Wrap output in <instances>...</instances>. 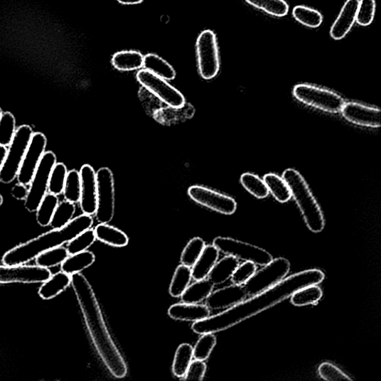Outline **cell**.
<instances>
[{
	"instance_id": "cell-23",
	"label": "cell",
	"mask_w": 381,
	"mask_h": 381,
	"mask_svg": "<svg viewBox=\"0 0 381 381\" xmlns=\"http://www.w3.org/2000/svg\"><path fill=\"white\" fill-rule=\"evenodd\" d=\"M70 284L71 276L63 272H59L43 282L38 294L43 299H52L65 291Z\"/></svg>"
},
{
	"instance_id": "cell-5",
	"label": "cell",
	"mask_w": 381,
	"mask_h": 381,
	"mask_svg": "<svg viewBox=\"0 0 381 381\" xmlns=\"http://www.w3.org/2000/svg\"><path fill=\"white\" fill-rule=\"evenodd\" d=\"M33 135V129L28 125H22L18 130H16L7 151L5 163L0 171V182L6 184L11 183L18 177Z\"/></svg>"
},
{
	"instance_id": "cell-25",
	"label": "cell",
	"mask_w": 381,
	"mask_h": 381,
	"mask_svg": "<svg viewBox=\"0 0 381 381\" xmlns=\"http://www.w3.org/2000/svg\"><path fill=\"white\" fill-rule=\"evenodd\" d=\"M214 284L209 279L196 281L182 294L183 303L188 304H199L208 299L214 289Z\"/></svg>"
},
{
	"instance_id": "cell-47",
	"label": "cell",
	"mask_w": 381,
	"mask_h": 381,
	"mask_svg": "<svg viewBox=\"0 0 381 381\" xmlns=\"http://www.w3.org/2000/svg\"><path fill=\"white\" fill-rule=\"evenodd\" d=\"M376 4L375 0H360L356 22L362 26H368L374 21Z\"/></svg>"
},
{
	"instance_id": "cell-3",
	"label": "cell",
	"mask_w": 381,
	"mask_h": 381,
	"mask_svg": "<svg viewBox=\"0 0 381 381\" xmlns=\"http://www.w3.org/2000/svg\"><path fill=\"white\" fill-rule=\"evenodd\" d=\"M92 225L91 215L84 214L77 216L60 230L48 232L11 249L4 256L3 263L7 266L26 264L36 259L43 252L69 243L75 237L90 229Z\"/></svg>"
},
{
	"instance_id": "cell-18",
	"label": "cell",
	"mask_w": 381,
	"mask_h": 381,
	"mask_svg": "<svg viewBox=\"0 0 381 381\" xmlns=\"http://www.w3.org/2000/svg\"><path fill=\"white\" fill-rule=\"evenodd\" d=\"M247 296L243 286L232 284L213 291L206 299L205 306L210 310H221L233 307L242 303Z\"/></svg>"
},
{
	"instance_id": "cell-45",
	"label": "cell",
	"mask_w": 381,
	"mask_h": 381,
	"mask_svg": "<svg viewBox=\"0 0 381 381\" xmlns=\"http://www.w3.org/2000/svg\"><path fill=\"white\" fill-rule=\"evenodd\" d=\"M97 240L94 230L89 229L77 235L73 240L69 242L68 250L70 255L84 252L91 247Z\"/></svg>"
},
{
	"instance_id": "cell-10",
	"label": "cell",
	"mask_w": 381,
	"mask_h": 381,
	"mask_svg": "<svg viewBox=\"0 0 381 381\" xmlns=\"http://www.w3.org/2000/svg\"><path fill=\"white\" fill-rule=\"evenodd\" d=\"M213 245L227 256L260 266H264L274 259L272 254L265 249L231 237H217Z\"/></svg>"
},
{
	"instance_id": "cell-12",
	"label": "cell",
	"mask_w": 381,
	"mask_h": 381,
	"mask_svg": "<svg viewBox=\"0 0 381 381\" xmlns=\"http://www.w3.org/2000/svg\"><path fill=\"white\" fill-rule=\"evenodd\" d=\"M136 79L141 87L146 88L166 105L182 107L186 103L184 95L165 79L143 69L136 74Z\"/></svg>"
},
{
	"instance_id": "cell-26",
	"label": "cell",
	"mask_w": 381,
	"mask_h": 381,
	"mask_svg": "<svg viewBox=\"0 0 381 381\" xmlns=\"http://www.w3.org/2000/svg\"><path fill=\"white\" fill-rule=\"evenodd\" d=\"M115 69L123 72L140 70L143 68L144 56L138 51L126 50L115 53L111 60Z\"/></svg>"
},
{
	"instance_id": "cell-53",
	"label": "cell",
	"mask_w": 381,
	"mask_h": 381,
	"mask_svg": "<svg viewBox=\"0 0 381 381\" xmlns=\"http://www.w3.org/2000/svg\"><path fill=\"white\" fill-rule=\"evenodd\" d=\"M122 5H137L141 4L144 0H117Z\"/></svg>"
},
{
	"instance_id": "cell-49",
	"label": "cell",
	"mask_w": 381,
	"mask_h": 381,
	"mask_svg": "<svg viewBox=\"0 0 381 381\" xmlns=\"http://www.w3.org/2000/svg\"><path fill=\"white\" fill-rule=\"evenodd\" d=\"M257 272V264L246 262L241 266H238L232 274L231 279L234 284H245L252 276Z\"/></svg>"
},
{
	"instance_id": "cell-52",
	"label": "cell",
	"mask_w": 381,
	"mask_h": 381,
	"mask_svg": "<svg viewBox=\"0 0 381 381\" xmlns=\"http://www.w3.org/2000/svg\"><path fill=\"white\" fill-rule=\"evenodd\" d=\"M7 151L6 146H0V171H1L5 163Z\"/></svg>"
},
{
	"instance_id": "cell-33",
	"label": "cell",
	"mask_w": 381,
	"mask_h": 381,
	"mask_svg": "<svg viewBox=\"0 0 381 381\" xmlns=\"http://www.w3.org/2000/svg\"><path fill=\"white\" fill-rule=\"evenodd\" d=\"M323 291L316 284L307 286L296 291L291 297V304L295 306L316 305L321 299Z\"/></svg>"
},
{
	"instance_id": "cell-8",
	"label": "cell",
	"mask_w": 381,
	"mask_h": 381,
	"mask_svg": "<svg viewBox=\"0 0 381 381\" xmlns=\"http://www.w3.org/2000/svg\"><path fill=\"white\" fill-rule=\"evenodd\" d=\"M57 163L55 154L45 152L30 183L28 193L25 200V208L30 213L38 210L39 205L47 194L52 171Z\"/></svg>"
},
{
	"instance_id": "cell-9",
	"label": "cell",
	"mask_w": 381,
	"mask_h": 381,
	"mask_svg": "<svg viewBox=\"0 0 381 381\" xmlns=\"http://www.w3.org/2000/svg\"><path fill=\"white\" fill-rule=\"evenodd\" d=\"M198 70L205 80H211L220 70L218 41L212 30L202 31L196 43Z\"/></svg>"
},
{
	"instance_id": "cell-48",
	"label": "cell",
	"mask_w": 381,
	"mask_h": 381,
	"mask_svg": "<svg viewBox=\"0 0 381 381\" xmlns=\"http://www.w3.org/2000/svg\"><path fill=\"white\" fill-rule=\"evenodd\" d=\"M321 378L328 381L351 380L345 373L331 363H323L318 368Z\"/></svg>"
},
{
	"instance_id": "cell-4",
	"label": "cell",
	"mask_w": 381,
	"mask_h": 381,
	"mask_svg": "<svg viewBox=\"0 0 381 381\" xmlns=\"http://www.w3.org/2000/svg\"><path fill=\"white\" fill-rule=\"evenodd\" d=\"M282 178L288 183L308 229L315 233L322 232L326 225L323 211L303 176L289 168L284 171Z\"/></svg>"
},
{
	"instance_id": "cell-11",
	"label": "cell",
	"mask_w": 381,
	"mask_h": 381,
	"mask_svg": "<svg viewBox=\"0 0 381 381\" xmlns=\"http://www.w3.org/2000/svg\"><path fill=\"white\" fill-rule=\"evenodd\" d=\"M97 208L95 212L100 224H108L115 214V182L112 171L104 167L97 172Z\"/></svg>"
},
{
	"instance_id": "cell-7",
	"label": "cell",
	"mask_w": 381,
	"mask_h": 381,
	"mask_svg": "<svg viewBox=\"0 0 381 381\" xmlns=\"http://www.w3.org/2000/svg\"><path fill=\"white\" fill-rule=\"evenodd\" d=\"M291 263L284 258L273 259L254 274L245 284L244 288L249 296H255L281 281L289 274Z\"/></svg>"
},
{
	"instance_id": "cell-46",
	"label": "cell",
	"mask_w": 381,
	"mask_h": 381,
	"mask_svg": "<svg viewBox=\"0 0 381 381\" xmlns=\"http://www.w3.org/2000/svg\"><path fill=\"white\" fill-rule=\"evenodd\" d=\"M138 94L143 108L150 117H153L156 111L166 106L163 102L145 87H141Z\"/></svg>"
},
{
	"instance_id": "cell-50",
	"label": "cell",
	"mask_w": 381,
	"mask_h": 381,
	"mask_svg": "<svg viewBox=\"0 0 381 381\" xmlns=\"http://www.w3.org/2000/svg\"><path fill=\"white\" fill-rule=\"evenodd\" d=\"M206 372V365L201 360H195L190 363L183 377V380H202Z\"/></svg>"
},
{
	"instance_id": "cell-37",
	"label": "cell",
	"mask_w": 381,
	"mask_h": 381,
	"mask_svg": "<svg viewBox=\"0 0 381 381\" xmlns=\"http://www.w3.org/2000/svg\"><path fill=\"white\" fill-rule=\"evenodd\" d=\"M293 16L296 21L309 28H318L323 23V15L315 9L298 6L293 10Z\"/></svg>"
},
{
	"instance_id": "cell-40",
	"label": "cell",
	"mask_w": 381,
	"mask_h": 381,
	"mask_svg": "<svg viewBox=\"0 0 381 381\" xmlns=\"http://www.w3.org/2000/svg\"><path fill=\"white\" fill-rule=\"evenodd\" d=\"M82 182L80 172L73 169L68 172L63 195L65 200L73 203L80 201Z\"/></svg>"
},
{
	"instance_id": "cell-22",
	"label": "cell",
	"mask_w": 381,
	"mask_h": 381,
	"mask_svg": "<svg viewBox=\"0 0 381 381\" xmlns=\"http://www.w3.org/2000/svg\"><path fill=\"white\" fill-rule=\"evenodd\" d=\"M218 258L219 250L214 245L205 246L200 258L193 266V278L199 281L208 277Z\"/></svg>"
},
{
	"instance_id": "cell-27",
	"label": "cell",
	"mask_w": 381,
	"mask_h": 381,
	"mask_svg": "<svg viewBox=\"0 0 381 381\" xmlns=\"http://www.w3.org/2000/svg\"><path fill=\"white\" fill-rule=\"evenodd\" d=\"M143 68L166 81L173 80L176 77V72L170 63L156 54L149 53L144 56Z\"/></svg>"
},
{
	"instance_id": "cell-24",
	"label": "cell",
	"mask_w": 381,
	"mask_h": 381,
	"mask_svg": "<svg viewBox=\"0 0 381 381\" xmlns=\"http://www.w3.org/2000/svg\"><path fill=\"white\" fill-rule=\"evenodd\" d=\"M95 237L99 241L115 247H123L128 245L129 238L122 230L108 225L100 224L94 230Z\"/></svg>"
},
{
	"instance_id": "cell-36",
	"label": "cell",
	"mask_w": 381,
	"mask_h": 381,
	"mask_svg": "<svg viewBox=\"0 0 381 381\" xmlns=\"http://www.w3.org/2000/svg\"><path fill=\"white\" fill-rule=\"evenodd\" d=\"M69 255L67 248L55 247L41 253L36 259V264L45 268H51L61 264L68 259Z\"/></svg>"
},
{
	"instance_id": "cell-13",
	"label": "cell",
	"mask_w": 381,
	"mask_h": 381,
	"mask_svg": "<svg viewBox=\"0 0 381 381\" xmlns=\"http://www.w3.org/2000/svg\"><path fill=\"white\" fill-rule=\"evenodd\" d=\"M188 195L195 203L220 214L231 215L237 210L235 199L208 187L198 185L190 186Z\"/></svg>"
},
{
	"instance_id": "cell-2",
	"label": "cell",
	"mask_w": 381,
	"mask_h": 381,
	"mask_svg": "<svg viewBox=\"0 0 381 381\" xmlns=\"http://www.w3.org/2000/svg\"><path fill=\"white\" fill-rule=\"evenodd\" d=\"M71 283L95 349L114 377H124L128 374V367L110 337L97 298L90 283L80 273L71 275Z\"/></svg>"
},
{
	"instance_id": "cell-20",
	"label": "cell",
	"mask_w": 381,
	"mask_h": 381,
	"mask_svg": "<svg viewBox=\"0 0 381 381\" xmlns=\"http://www.w3.org/2000/svg\"><path fill=\"white\" fill-rule=\"evenodd\" d=\"M195 114V107L192 104L185 103L184 105L178 107L166 105L156 111L153 118L159 124L171 126L193 119Z\"/></svg>"
},
{
	"instance_id": "cell-39",
	"label": "cell",
	"mask_w": 381,
	"mask_h": 381,
	"mask_svg": "<svg viewBox=\"0 0 381 381\" xmlns=\"http://www.w3.org/2000/svg\"><path fill=\"white\" fill-rule=\"evenodd\" d=\"M241 183L249 193L257 198L264 199L269 194L264 180L252 173H243Z\"/></svg>"
},
{
	"instance_id": "cell-41",
	"label": "cell",
	"mask_w": 381,
	"mask_h": 381,
	"mask_svg": "<svg viewBox=\"0 0 381 381\" xmlns=\"http://www.w3.org/2000/svg\"><path fill=\"white\" fill-rule=\"evenodd\" d=\"M205 247V244L202 238L199 237L193 238L182 252L181 258L182 264L193 267L200 258Z\"/></svg>"
},
{
	"instance_id": "cell-42",
	"label": "cell",
	"mask_w": 381,
	"mask_h": 381,
	"mask_svg": "<svg viewBox=\"0 0 381 381\" xmlns=\"http://www.w3.org/2000/svg\"><path fill=\"white\" fill-rule=\"evenodd\" d=\"M68 173V168L65 164H55L51 173L49 187H48L50 193L57 196L63 193Z\"/></svg>"
},
{
	"instance_id": "cell-38",
	"label": "cell",
	"mask_w": 381,
	"mask_h": 381,
	"mask_svg": "<svg viewBox=\"0 0 381 381\" xmlns=\"http://www.w3.org/2000/svg\"><path fill=\"white\" fill-rule=\"evenodd\" d=\"M75 213V203L68 200L60 202L55 211L50 226L53 230H60L65 227L73 220Z\"/></svg>"
},
{
	"instance_id": "cell-29",
	"label": "cell",
	"mask_w": 381,
	"mask_h": 381,
	"mask_svg": "<svg viewBox=\"0 0 381 381\" xmlns=\"http://www.w3.org/2000/svg\"><path fill=\"white\" fill-rule=\"evenodd\" d=\"M95 261L94 253L84 251L73 254L61 264V271L69 275L81 273Z\"/></svg>"
},
{
	"instance_id": "cell-1",
	"label": "cell",
	"mask_w": 381,
	"mask_h": 381,
	"mask_svg": "<svg viewBox=\"0 0 381 381\" xmlns=\"http://www.w3.org/2000/svg\"><path fill=\"white\" fill-rule=\"evenodd\" d=\"M324 279V273L317 269L295 274L283 279L274 287L252 296L224 312L195 322L192 326L193 330L198 335L225 331L280 304L298 290L307 286L319 284Z\"/></svg>"
},
{
	"instance_id": "cell-17",
	"label": "cell",
	"mask_w": 381,
	"mask_h": 381,
	"mask_svg": "<svg viewBox=\"0 0 381 381\" xmlns=\"http://www.w3.org/2000/svg\"><path fill=\"white\" fill-rule=\"evenodd\" d=\"M82 190L80 205L84 214L92 215L97 208V172L90 165H85L80 170Z\"/></svg>"
},
{
	"instance_id": "cell-55",
	"label": "cell",
	"mask_w": 381,
	"mask_h": 381,
	"mask_svg": "<svg viewBox=\"0 0 381 381\" xmlns=\"http://www.w3.org/2000/svg\"><path fill=\"white\" fill-rule=\"evenodd\" d=\"M2 114H3L2 109H1V108H0V117H1Z\"/></svg>"
},
{
	"instance_id": "cell-35",
	"label": "cell",
	"mask_w": 381,
	"mask_h": 381,
	"mask_svg": "<svg viewBox=\"0 0 381 381\" xmlns=\"http://www.w3.org/2000/svg\"><path fill=\"white\" fill-rule=\"evenodd\" d=\"M59 203L57 195L46 194L42 200L37 212V221L40 226L50 225L52 218Z\"/></svg>"
},
{
	"instance_id": "cell-43",
	"label": "cell",
	"mask_w": 381,
	"mask_h": 381,
	"mask_svg": "<svg viewBox=\"0 0 381 381\" xmlns=\"http://www.w3.org/2000/svg\"><path fill=\"white\" fill-rule=\"evenodd\" d=\"M216 343V337L213 333H204L193 348V358L201 361L208 360Z\"/></svg>"
},
{
	"instance_id": "cell-30",
	"label": "cell",
	"mask_w": 381,
	"mask_h": 381,
	"mask_svg": "<svg viewBox=\"0 0 381 381\" xmlns=\"http://www.w3.org/2000/svg\"><path fill=\"white\" fill-rule=\"evenodd\" d=\"M264 181L269 193H272L277 201L284 203L291 200V189L282 177L274 173H269L265 174Z\"/></svg>"
},
{
	"instance_id": "cell-34",
	"label": "cell",
	"mask_w": 381,
	"mask_h": 381,
	"mask_svg": "<svg viewBox=\"0 0 381 381\" xmlns=\"http://www.w3.org/2000/svg\"><path fill=\"white\" fill-rule=\"evenodd\" d=\"M253 7L277 18H283L289 12V6L284 0H245Z\"/></svg>"
},
{
	"instance_id": "cell-14",
	"label": "cell",
	"mask_w": 381,
	"mask_h": 381,
	"mask_svg": "<svg viewBox=\"0 0 381 381\" xmlns=\"http://www.w3.org/2000/svg\"><path fill=\"white\" fill-rule=\"evenodd\" d=\"M49 268L38 265H0V284L42 283L52 277Z\"/></svg>"
},
{
	"instance_id": "cell-19",
	"label": "cell",
	"mask_w": 381,
	"mask_h": 381,
	"mask_svg": "<svg viewBox=\"0 0 381 381\" xmlns=\"http://www.w3.org/2000/svg\"><path fill=\"white\" fill-rule=\"evenodd\" d=\"M360 0H347L338 19L331 26L330 34L336 41L343 39L356 23L357 11Z\"/></svg>"
},
{
	"instance_id": "cell-51",
	"label": "cell",
	"mask_w": 381,
	"mask_h": 381,
	"mask_svg": "<svg viewBox=\"0 0 381 381\" xmlns=\"http://www.w3.org/2000/svg\"><path fill=\"white\" fill-rule=\"evenodd\" d=\"M28 193V189L26 186L18 183L16 184L11 189V195L18 200H26Z\"/></svg>"
},
{
	"instance_id": "cell-16",
	"label": "cell",
	"mask_w": 381,
	"mask_h": 381,
	"mask_svg": "<svg viewBox=\"0 0 381 381\" xmlns=\"http://www.w3.org/2000/svg\"><path fill=\"white\" fill-rule=\"evenodd\" d=\"M340 112L348 122L366 128L379 129L380 127V110L357 102L344 104Z\"/></svg>"
},
{
	"instance_id": "cell-44",
	"label": "cell",
	"mask_w": 381,
	"mask_h": 381,
	"mask_svg": "<svg viewBox=\"0 0 381 381\" xmlns=\"http://www.w3.org/2000/svg\"><path fill=\"white\" fill-rule=\"evenodd\" d=\"M16 132L14 115L6 112L0 117V146H9Z\"/></svg>"
},
{
	"instance_id": "cell-32",
	"label": "cell",
	"mask_w": 381,
	"mask_h": 381,
	"mask_svg": "<svg viewBox=\"0 0 381 381\" xmlns=\"http://www.w3.org/2000/svg\"><path fill=\"white\" fill-rule=\"evenodd\" d=\"M192 269L188 266L181 264L178 267L172 278L169 294L173 297H181L192 280Z\"/></svg>"
},
{
	"instance_id": "cell-21",
	"label": "cell",
	"mask_w": 381,
	"mask_h": 381,
	"mask_svg": "<svg viewBox=\"0 0 381 381\" xmlns=\"http://www.w3.org/2000/svg\"><path fill=\"white\" fill-rule=\"evenodd\" d=\"M171 318L176 321L198 322L210 316V309L205 305L178 304L168 311Z\"/></svg>"
},
{
	"instance_id": "cell-15",
	"label": "cell",
	"mask_w": 381,
	"mask_h": 381,
	"mask_svg": "<svg viewBox=\"0 0 381 381\" xmlns=\"http://www.w3.org/2000/svg\"><path fill=\"white\" fill-rule=\"evenodd\" d=\"M47 139L41 133L33 134L18 174L19 183L28 186L45 154Z\"/></svg>"
},
{
	"instance_id": "cell-28",
	"label": "cell",
	"mask_w": 381,
	"mask_h": 381,
	"mask_svg": "<svg viewBox=\"0 0 381 381\" xmlns=\"http://www.w3.org/2000/svg\"><path fill=\"white\" fill-rule=\"evenodd\" d=\"M238 266L240 263L237 259L230 256L226 257L217 262L208 276V279L214 285L223 284L232 277Z\"/></svg>"
},
{
	"instance_id": "cell-31",
	"label": "cell",
	"mask_w": 381,
	"mask_h": 381,
	"mask_svg": "<svg viewBox=\"0 0 381 381\" xmlns=\"http://www.w3.org/2000/svg\"><path fill=\"white\" fill-rule=\"evenodd\" d=\"M193 358V348L188 343L181 344L174 357L172 371L178 377H183L192 363Z\"/></svg>"
},
{
	"instance_id": "cell-6",
	"label": "cell",
	"mask_w": 381,
	"mask_h": 381,
	"mask_svg": "<svg viewBox=\"0 0 381 381\" xmlns=\"http://www.w3.org/2000/svg\"><path fill=\"white\" fill-rule=\"evenodd\" d=\"M293 93L300 102L326 113H339L345 104L338 93L311 85H298Z\"/></svg>"
},
{
	"instance_id": "cell-54",
	"label": "cell",
	"mask_w": 381,
	"mask_h": 381,
	"mask_svg": "<svg viewBox=\"0 0 381 381\" xmlns=\"http://www.w3.org/2000/svg\"><path fill=\"white\" fill-rule=\"evenodd\" d=\"M4 203V198L1 195H0V206H1Z\"/></svg>"
}]
</instances>
